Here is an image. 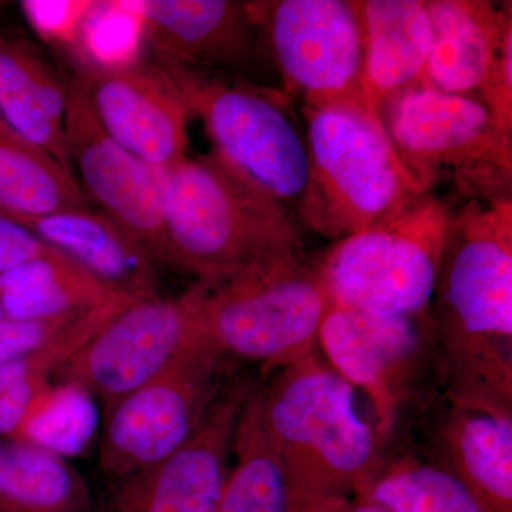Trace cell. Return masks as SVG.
<instances>
[{"label":"cell","mask_w":512,"mask_h":512,"mask_svg":"<svg viewBox=\"0 0 512 512\" xmlns=\"http://www.w3.org/2000/svg\"><path fill=\"white\" fill-rule=\"evenodd\" d=\"M431 303L447 399L512 414V200L451 212Z\"/></svg>","instance_id":"obj_1"},{"label":"cell","mask_w":512,"mask_h":512,"mask_svg":"<svg viewBox=\"0 0 512 512\" xmlns=\"http://www.w3.org/2000/svg\"><path fill=\"white\" fill-rule=\"evenodd\" d=\"M356 390L318 352L252 390V412L285 467L302 512H325L357 497L384 457L375 426L359 414Z\"/></svg>","instance_id":"obj_2"},{"label":"cell","mask_w":512,"mask_h":512,"mask_svg":"<svg viewBox=\"0 0 512 512\" xmlns=\"http://www.w3.org/2000/svg\"><path fill=\"white\" fill-rule=\"evenodd\" d=\"M164 265L218 279L303 255L291 211L214 153L164 171Z\"/></svg>","instance_id":"obj_3"},{"label":"cell","mask_w":512,"mask_h":512,"mask_svg":"<svg viewBox=\"0 0 512 512\" xmlns=\"http://www.w3.org/2000/svg\"><path fill=\"white\" fill-rule=\"evenodd\" d=\"M309 173L296 212L320 237L340 239L396 214L421 191L382 120L352 107H303Z\"/></svg>","instance_id":"obj_4"},{"label":"cell","mask_w":512,"mask_h":512,"mask_svg":"<svg viewBox=\"0 0 512 512\" xmlns=\"http://www.w3.org/2000/svg\"><path fill=\"white\" fill-rule=\"evenodd\" d=\"M201 282L202 335L222 360L278 372L318 352L329 299L305 255Z\"/></svg>","instance_id":"obj_5"},{"label":"cell","mask_w":512,"mask_h":512,"mask_svg":"<svg viewBox=\"0 0 512 512\" xmlns=\"http://www.w3.org/2000/svg\"><path fill=\"white\" fill-rule=\"evenodd\" d=\"M451 212L427 192L335 242L315 266L329 303L380 316L430 315Z\"/></svg>","instance_id":"obj_6"},{"label":"cell","mask_w":512,"mask_h":512,"mask_svg":"<svg viewBox=\"0 0 512 512\" xmlns=\"http://www.w3.org/2000/svg\"><path fill=\"white\" fill-rule=\"evenodd\" d=\"M380 120L421 191L448 183L467 201L512 200V133L476 97L419 84Z\"/></svg>","instance_id":"obj_7"},{"label":"cell","mask_w":512,"mask_h":512,"mask_svg":"<svg viewBox=\"0 0 512 512\" xmlns=\"http://www.w3.org/2000/svg\"><path fill=\"white\" fill-rule=\"evenodd\" d=\"M163 64L200 117L212 153L279 204L296 210L309 173L308 146L284 92L211 70Z\"/></svg>","instance_id":"obj_8"},{"label":"cell","mask_w":512,"mask_h":512,"mask_svg":"<svg viewBox=\"0 0 512 512\" xmlns=\"http://www.w3.org/2000/svg\"><path fill=\"white\" fill-rule=\"evenodd\" d=\"M254 12L289 99L298 97L303 107L311 109L369 111L363 93L365 46L356 2L272 0L254 2Z\"/></svg>","instance_id":"obj_9"},{"label":"cell","mask_w":512,"mask_h":512,"mask_svg":"<svg viewBox=\"0 0 512 512\" xmlns=\"http://www.w3.org/2000/svg\"><path fill=\"white\" fill-rule=\"evenodd\" d=\"M222 359L204 335L158 375L107 409L100 467L120 481L184 446L220 393Z\"/></svg>","instance_id":"obj_10"},{"label":"cell","mask_w":512,"mask_h":512,"mask_svg":"<svg viewBox=\"0 0 512 512\" xmlns=\"http://www.w3.org/2000/svg\"><path fill=\"white\" fill-rule=\"evenodd\" d=\"M201 296L198 279L181 295L131 302L84 343L55 383L80 387L109 409L201 335Z\"/></svg>","instance_id":"obj_11"},{"label":"cell","mask_w":512,"mask_h":512,"mask_svg":"<svg viewBox=\"0 0 512 512\" xmlns=\"http://www.w3.org/2000/svg\"><path fill=\"white\" fill-rule=\"evenodd\" d=\"M66 86L64 134L80 187L154 264H164V171L134 156L101 126L82 74Z\"/></svg>","instance_id":"obj_12"},{"label":"cell","mask_w":512,"mask_h":512,"mask_svg":"<svg viewBox=\"0 0 512 512\" xmlns=\"http://www.w3.org/2000/svg\"><path fill=\"white\" fill-rule=\"evenodd\" d=\"M430 315L380 316L329 303L318 333L326 362L353 387L362 390L375 414L383 443L396 429L423 350Z\"/></svg>","instance_id":"obj_13"},{"label":"cell","mask_w":512,"mask_h":512,"mask_svg":"<svg viewBox=\"0 0 512 512\" xmlns=\"http://www.w3.org/2000/svg\"><path fill=\"white\" fill-rule=\"evenodd\" d=\"M252 387L218 393L184 446L156 466L117 481L107 512H217L239 419Z\"/></svg>","instance_id":"obj_14"},{"label":"cell","mask_w":512,"mask_h":512,"mask_svg":"<svg viewBox=\"0 0 512 512\" xmlns=\"http://www.w3.org/2000/svg\"><path fill=\"white\" fill-rule=\"evenodd\" d=\"M80 74L97 119L120 146L163 171L188 157L190 111L163 64L130 60Z\"/></svg>","instance_id":"obj_15"},{"label":"cell","mask_w":512,"mask_h":512,"mask_svg":"<svg viewBox=\"0 0 512 512\" xmlns=\"http://www.w3.org/2000/svg\"><path fill=\"white\" fill-rule=\"evenodd\" d=\"M137 18L160 63L197 69H245L265 40L254 2L238 0H133L120 2Z\"/></svg>","instance_id":"obj_16"},{"label":"cell","mask_w":512,"mask_h":512,"mask_svg":"<svg viewBox=\"0 0 512 512\" xmlns=\"http://www.w3.org/2000/svg\"><path fill=\"white\" fill-rule=\"evenodd\" d=\"M29 229L49 247L62 252L96 276L111 291L130 301L157 293L154 262L110 218L79 208L46 215H3Z\"/></svg>","instance_id":"obj_17"},{"label":"cell","mask_w":512,"mask_h":512,"mask_svg":"<svg viewBox=\"0 0 512 512\" xmlns=\"http://www.w3.org/2000/svg\"><path fill=\"white\" fill-rule=\"evenodd\" d=\"M431 47L423 84L443 93L476 97L483 90L512 6L487 0H427Z\"/></svg>","instance_id":"obj_18"},{"label":"cell","mask_w":512,"mask_h":512,"mask_svg":"<svg viewBox=\"0 0 512 512\" xmlns=\"http://www.w3.org/2000/svg\"><path fill=\"white\" fill-rule=\"evenodd\" d=\"M367 110L379 117L397 94L423 84L431 47L426 0H360Z\"/></svg>","instance_id":"obj_19"},{"label":"cell","mask_w":512,"mask_h":512,"mask_svg":"<svg viewBox=\"0 0 512 512\" xmlns=\"http://www.w3.org/2000/svg\"><path fill=\"white\" fill-rule=\"evenodd\" d=\"M443 464L483 512H512V414L451 402L439 421Z\"/></svg>","instance_id":"obj_20"},{"label":"cell","mask_w":512,"mask_h":512,"mask_svg":"<svg viewBox=\"0 0 512 512\" xmlns=\"http://www.w3.org/2000/svg\"><path fill=\"white\" fill-rule=\"evenodd\" d=\"M66 83L33 47L0 28V116L72 173L64 134Z\"/></svg>","instance_id":"obj_21"},{"label":"cell","mask_w":512,"mask_h":512,"mask_svg":"<svg viewBox=\"0 0 512 512\" xmlns=\"http://www.w3.org/2000/svg\"><path fill=\"white\" fill-rule=\"evenodd\" d=\"M120 299L130 301L59 251L0 274V308L8 319L66 318Z\"/></svg>","instance_id":"obj_22"},{"label":"cell","mask_w":512,"mask_h":512,"mask_svg":"<svg viewBox=\"0 0 512 512\" xmlns=\"http://www.w3.org/2000/svg\"><path fill=\"white\" fill-rule=\"evenodd\" d=\"M126 299L74 316L45 345L0 365V439H13L55 384L57 372L121 309Z\"/></svg>","instance_id":"obj_23"},{"label":"cell","mask_w":512,"mask_h":512,"mask_svg":"<svg viewBox=\"0 0 512 512\" xmlns=\"http://www.w3.org/2000/svg\"><path fill=\"white\" fill-rule=\"evenodd\" d=\"M0 512H99L70 460L28 441L0 439Z\"/></svg>","instance_id":"obj_24"},{"label":"cell","mask_w":512,"mask_h":512,"mask_svg":"<svg viewBox=\"0 0 512 512\" xmlns=\"http://www.w3.org/2000/svg\"><path fill=\"white\" fill-rule=\"evenodd\" d=\"M90 208L79 181L43 148L0 131V215Z\"/></svg>","instance_id":"obj_25"},{"label":"cell","mask_w":512,"mask_h":512,"mask_svg":"<svg viewBox=\"0 0 512 512\" xmlns=\"http://www.w3.org/2000/svg\"><path fill=\"white\" fill-rule=\"evenodd\" d=\"M232 453L234 464L229 466L217 512H302L285 467L259 430L249 397Z\"/></svg>","instance_id":"obj_26"},{"label":"cell","mask_w":512,"mask_h":512,"mask_svg":"<svg viewBox=\"0 0 512 512\" xmlns=\"http://www.w3.org/2000/svg\"><path fill=\"white\" fill-rule=\"evenodd\" d=\"M357 497L392 512H483L443 463L414 456L383 457Z\"/></svg>","instance_id":"obj_27"},{"label":"cell","mask_w":512,"mask_h":512,"mask_svg":"<svg viewBox=\"0 0 512 512\" xmlns=\"http://www.w3.org/2000/svg\"><path fill=\"white\" fill-rule=\"evenodd\" d=\"M97 426L99 414L93 397L72 384L55 383L13 439L70 460L89 448Z\"/></svg>","instance_id":"obj_28"},{"label":"cell","mask_w":512,"mask_h":512,"mask_svg":"<svg viewBox=\"0 0 512 512\" xmlns=\"http://www.w3.org/2000/svg\"><path fill=\"white\" fill-rule=\"evenodd\" d=\"M77 315L47 320L0 319V365L45 345Z\"/></svg>","instance_id":"obj_29"},{"label":"cell","mask_w":512,"mask_h":512,"mask_svg":"<svg viewBox=\"0 0 512 512\" xmlns=\"http://www.w3.org/2000/svg\"><path fill=\"white\" fill-rule=\"evenodd\" d=\"M477 99L504 130L512 133V30L501 40L487 82Z\"/></svg>","instance_id":"obj_30"},{"label":"cell","mask_w":512,"mask_h":512,"mask_svg":"<svg viewBox=\"0 0 512 512\" xmlns=\"http://www.w3.org/2000/svg\"><path fill=\"white\" fill-rule=\"evenodd\" d=\"M36 30L46 35L66 37L87 18L96 2H28L20 3Z\"/></svg>","instance_id":"obj_31"},{"label":"cell","mask_w":512,"mask_h":512,"mask_svg":"<svg viewBox=\"0 0 512 512\" xmlns=\"http://www.w3.org/2000/svg\"><path fill=\"white\" fill-rule=\"evenodd\" d=\"M55 251L29 229L0 215V274Z\"/></svg>","instance_id":"obj_32"},{"label":"cell","mask_w":512,"mask_h":512,"mask_svg":"<svg viewBox=\"0 0 512 512\" xmlns=\"http://www.w3.org/2000/svg\"><path fill=\"white\" fill-rule=\"evenodd\" d=\"M325 512H392L387 510L383 505L375 503V501L367 500L363 497H355L346 503L338 505V507L330 508Z\"/></svg>","instance_id":"obj_33"},{"label":"cell","mask_w":512,"mask_h":512,"mask_svg":"<svg viewBox=\"0 0 512 512\" xmlns=\"http://www.w3.org/2000/svg\"><path fill=\"white\" fill-rule=\"evenodd\" d=\"M0 131H2V133H13V131L8 127V124L3 121L2 116H0Z\"/></svg>","instance_id":"obj_34"},{"label":"cell","mask_w":512,"mask_h":512,"mask_svg":"<svg viewBox=\"0 0 512 512\" xmlns=\"http://www.w3.org/2000/svg\"><path fill=\"white\" fill-rule=\"evenodd\" d=\"M5 318V315H3L2 308H0V319Z\"/></svg>","instance_id":"obj_35"},{"label":"cell","mask_w":512,"mask_h":512,"mask_svg":"<svg viewBox=\"0 0 512 512\" xmlns=\"http://www.w3.org/2000/svg\"><path fill=\"white\" fill-rule=\"evenodd\" d=\"M99 512H107V511H106V508H101V510H99Z\"/></svg>","instance_id":"obj_36"}]
</instances>
